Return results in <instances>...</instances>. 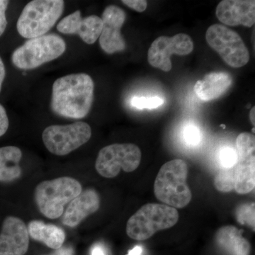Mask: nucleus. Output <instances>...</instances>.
<instances>
[{"instance_id": "f03ea898", "label": "nucleus", "mask_w": 255, "mask_h": 255, "mask_svg": "<svg viewBox=\"0 0 255 255\" xmlns=\"http://www.w3.org/2000/svg\"><path fill=\"white\" fill-rule=\"evenodd\" d=\"M188 172L187 164L182 159H175L164 164L154 184L156 198L174 209L187 206L192 198L187 183Z\"/></svg>"}, {"instance_id": "aec40b11", "label": "nucleus", "mask_w": 255, "mask_h": 255, "mask_svg": "<svg viewBox=\"0 0 255 255\" xmlns=\"http://www.w3.org/2000/svg\"><path fill=\"white\" fill-rule=\"evenodd\" d=\"M21 157L22 152L16 146L0 147V182H14L21 177Z\"/></svg>"}, {"instance_id": "ddd939ff", "label": "nucleus", "mask_w": 255, "mask_h": 255, "mask_svg": "<svg viewBox=\"0 0 255 255\" xmlns=\"http://www.w3.org/2000/svg\"><path fill=\"white\" fill-rule=\"evenodd\" d=\"M29 247V234L24 222L15 216L4 220L0 232V255H25Z\"/></svg>"}, {"instance_id": "c756f323", "label": "nucleus", "mask_w": 255, "mask_h": 255, "mask_svg": "<svg viewBox=\"0 0 255 255\" xmlns=\"http://www.w3.org/2000/svg\"><path fill=\"white\" fill-rule=\"evenodd\" d=\"M91 255H107L105 247L101 243H97L92 247Z\"/></svg>"}, {"instance_id": "4468645a", "label": "nucleus", "mask_w": 255, "mask_h": 255, "mask_svg": "<svg viewBox=\"0 0 255 255\" xmlns=\"http://www.w3.org/2000/svg\"><path fill=\"white\" fill-rule=\"evenodd\" d=\"M102 18L90 15L82 18L80 10L65 16L58 23L57 29L64 34H78L87 44H94L102 31Z\"/></svg>"}, {"instance_id": "f704fd0d", "label": "nucleus", "mask_w": 255, "mask_h": 255, "mask_svg": "<svg viewBox=\"0 0 255 255\" xmlns=\"http://www.w3.org/2000/svg\"><path fill=\"white\" fill-rule=\"evenodd\" d=\"M221 127H223V128H226V126L225 125H221Z\"/></svg>"}, {"instance_id": "6ab92c4d", "label": "nucleus", "mask_w": 255, "mask_h": 255, "mask_svg": "<svg viewBox=\"0 0 255 255\" xmlns=\"http://www.w3.org/2000/svg\"><path fill=\"white\" fill-rule=\"evenodd\" d=\"M27 228L30 237L34 241L53 250L59 249L63 246L65 233L61 228L41 221H31Z\"/></svg>"}, {"instance_id": "a878e982", "label": "nucleus", "mask_w": 255, "mask_h": 255, "mask_svg": "<svg viewBox=\"0 0 255 255\" xmlns=\"http://www.w3.org/2000/svg\"><path fill=\"white\" fill-rule=\"evenodd\" d=\"M9 3V1L6 0H0V36L4 33L7 26L6 11Z\"/></svg>"}, {"instance_id": "7c9ffc66", "label": "nucleus", "mask_w": 255, "mask_h": 255, "mask_svg": "<svg viewBox=\"0 0 255 255\" xmlns=\"http://www.w3.org/2000/svg\"><path fill=\"white\" fill-rule=\"evenodd\" d=\"M5 76H6V70H5L4 64L3 63L1 57H0V92L1 90V87H2Z\"/></svg>"}, {"instance_id": "473e14b6", "label": "nucleus", "mask_w": 255, "mask_h": 255, "mask_svg": "<svg viewBox=\"0 0 255 255\" xmlns=\"http://www.w3.org/2000/svg\"><path fill=\"white\" fill-rule=\"evenodd\" d=\"M255 107H253V108H252V110L251 111V113H250V119H251V123L253 124V126H255Z\"/></svg>"}, {"instance_id": "2f4dec72", "label": "nucleus", "mask_w": 255, "mask_h": 255, "mask_svg": "<svg viewBox=\"0 0 255 255\" xmlns=\"http://www.w3.org/2000/svg\"><path fill=\"white\" fill-rule=\"evenodd\" d=\"M142 251H143V249H142V246H136L128 251L127 255H142Z\"/></svg>"}, {"instance_id": "4be33fe9", "label": "nucleus", "mask_w": 255, "mask_h": 255, "mask_svg": "<svg viewBox=\"0 0 255 255\" xmlns=\"http://www.w3.org/2000/svg\"><path fill=\"white\" fill-rule=\"evenodd\" d=\"M217 159L221 169H234L238 162L237 152L231 146H223L218 152Z\"/></svg>"}, {"instance_id": "a211bd4d", "label": "nucleus", "mask_w": 255, "mask_h": 255, "mask_svg": "<svg viewBox=\"0 0 255 255\" xmlns=\"http://www.w3.org/2000/svg\"><path fill=\"white\" fill-rule=\"evenodd\" d=\"M218 248L226 255H250L251 245L243 236V231L233 226L218 230L215 236Z\"/></svg>"}, {"instance_id": "dca6fc26", "label": "nucleus", "mask_w": 255, "mask_h": 255, "mask_svg": "<svg viewBox=\"0 0 255 255\" xmlns=\"http://www.w3.org/2000/svg\"><path fill=\"white\" fill-rule=\"evenodd\" d=\"M100 207L98 193L94 189H86L70 201L62 218V223L68 227H76L87 216L98 211Z\"/></svg>"}, {"instance_id": "c85d7f7f", "label": "nucleus", "mask_w": 255, "mask_h": 255, "mask_svg": "<svg viewBox=\"0 0 255 255\" xmlns=\"http://www.w3.org/2000/svg\"><path fill=\"white\" fill-rule=\"evenodd\" d=\"M74 254H75V252L72 247L62 246L59 249L55 250L53 253L46 255H74Z\"/></svg>"}, {"instance_id": "5701e85b", "label": "nucleus", "mask_w": 255, "mask_h": 255, "mask_svg": "<svg viewBox=\"0 0 255 255\" xmlns=\"http://www.w3.org/2000/svg\"><path fill=\"white\" fill-rule=\"evenodd\" d=\"M255 203L242 204L236 210L237 221L242 225L248 226L255 231Z\"/></svg>"}, {"instance_id": "f8f14e48", "label": "nucleus", "mask_w": 255, "mask_h": 255, "mask_svg": "<svg viewBox=\"0 0 255 255\" xmlns=\"http://www.w3.org/2000/svg\"><path fill=\"white\" fill-rule=\"evenodd\" d=\"M127 19V14L122 8L115 5L106 7L102 14V31L100 36V44L102 49L113 54L123 51L127 48L125 40L121 33L122 26Z\"/></svg>"}, {"instance_id": "423d86ee", "label": "nucleus", "mask_w": 255, "mask_h": 255, "mask_svg": "<svg viewBox=\"0 0 255 255\" xmlns=\"http://www.w3.org/2000/svg\"><path fill=\"white\" fill-rule=\"evenodd\" d=\"M66 44L58 35H44L31 38L11 55V62L21 70H32L57 59L65 53Z\"/></svg>"}, {"instance_id": "f257e3e1", "label": "nucleus", "mask_w": 255, "mask_h": 255, "mask_svg": "<svg viewBox=\"0 0 255 255\" xmlns=\"http://www.w3.org/2000/svg\"><path fill=\"white\" fill-rule=\"evenodd\" d=\"M94 89L93 80L85 73L58 78L52 90V111L64 118H85L91 110Z\"/></svg>"}, {"instance_id": "1a4fd4ad", "label": "nucleus", "mask_w": 255, "mask_h": 255, "mask_svg": "<svg viewBox=\"0 0 255 255\" xmlns=\"http://www.w3.org/2000/svg\"><path fill=\"white\" fill-rule=\"evenodd\" d=\"M92 128L85 122L47 127L42 134L43 143L53 155L64 156L81 147L90 140Z\"/></svg>"}, {"instance_id": "b1692460", "label": "nucleus", "mask_w": 255, "mask_h": 255, "mask_svg": "<svg viewBox=\"0 0 255 255\" xmlns=\"http://www.w3.org/2000/svg\"><path fill=\"white\" fill-rule=\"evenodd\" d=\"M183 138L188 146L195 147L200 145L202 140V132L194 124H188L183 130Z\"/></svg>"}, {"instance_id": "39448f33", "label": "nucleus", "mask_w": 255, "mask_h": 255, "mask_svg": "<svg viewBox=\"0 0 255 255\" xmlns=\"http://www.w3.org/2000/svg\"><path fill=\"white\" fill-rule=\"evenodd\" d=\"M179 217L177 210L171 206L145 204L128 221V236L135 241H145L159 231L173 227Z\"/></svg>"}, {"instance_id": "6e6552de", "label": "nucleus", "mask_w": 255, "mask_h": 255, "mask_svg": "<svg viewBox=\"0 0 255 255\" xmlns=\"http://www.w3.org/2000/svg\"><path fill=\"white\" fill-rule=\"evenodd\" d=\"M141 151L135 144H112L103 147L99 152L95 168L105 178L117 177L123 169L132 172L139 167Z\"/></svg>"}, {"instance_id": "0eeeda50", "label": "nucleus", "mask_w": 255, "mask_h": 255, "mask_svg": "<svg viewBox=\"0 0 255 255\" xmlns=\"http://www.w3.org/2000/svg\"><path fill=\"white\" fill-rule=\"evenodd\" d=\"M206 39L210 47L232 68H241L249 62V51L241 36L227 26L211 25L206 31Z\"/></svg>"}, {"instance_id": "412c9836", "label": "nucleus", "mask_w": 255, "mask_h": 255, "mask_svg": "<svg viewBox=\"0 0 255 255\" xmlns=\"http://www.w3.org/2000/svg\"><path fill=\"white\" fill-rule=\"evenodd\" d=\"M214 187L221 192L234 190V169H221L215 177Z\"/></svg>"}, {"instance_id": "cd10ccee", "label": "nucleus", "mask_w": 255, "mask_h": 255, "mask_svg": "<svg viewBox=\"0 0 255 255\" xmlns=\"http://www.w3.org/2000/svg\"><path fill=\"white\" fill-rule=\"evenodd\" d=\"M8 128H9V119L4 107L0 104V137L6 133Z\"/></svg>"}, {"instance_id": "9d476101", "label": "nucleus", "mask_w": 255, "mask_h": 255, "mask_svg": "<svg viewBox=\"0 0 255 255\" xmlns=\"http://www.w3.org/2000/svg\"><path fill=\"white\" fill-rule=\"evenodd\" d=\"M238 162L234 167V190L240 194L251 192L255 187V137L242 132L236 139Z\"/></svg>"}, {"instance_id": "bb28decb", "label": "nucleus", "mask_w": 255, "mask_h": 255, "mask_svg": "<svg viewBox=\"0 0 255 255\" xmlns=\"http://www.w3.org/2000/svg\"><path fill=\"white\" fill-rule=\"evenodd\" d=\"M122 2L137 12H143L147 6V1L145 0H123Z\"/></svg>"}, {"instance_id": "2eb2a0df", "label": "nucleus", "mask_w": 255, "mask_h": 255, "mask_svg": "<svg viewBox=\"0 0 255 255\" xmlns=\"http://www.w3.org/2000/svg\"><path fill=\"white\" fill-rule=\"evenodd\" d=\"M216 14L227 26L242 25L251 28L255 23L254 0H223L218 4Z\"/></svg>"}, {"instance_id": "72a5a7b5", "label": "nucleus", "mask_w": 255, "mask_h": 255, "mask_svg": "<svg viewBox=\"0 0 255 255\" xmlns=\"http://www.w3.org/2000/svg\"><path fill=\"white\" fill-rule=\"evenodd\" d=\"M252 131L253 132V133H255V128H253V129H252Z\"/></svg>"}, {"instance_id": "9b49d317", "label": "nucleus", "mask_w": 255, "mask_h": 255, "mask_svg": "<svg viewBox=\"0 0 255 255\" xmlns=\"http://www.w3.org/2000/svg\"><path fill=\"white\" fill-rule=\"evenodd\" d=\"M194 47L191 37L185 33H178L172 37L159 36L151 44L147 60L153 68L169 72L172 68L171 55L190 54Z\"/></svg>"}, {"instance_id": "f3484780", "label": "nucleus", "mask_w": 255, "mask_h": 255, "mask_svg": "<svg viewBox=\"0 0 255 255\" xmlns=\"http://www.w3.org/2000/svg\"><path fill=\"white\" fill-rule=\"evenodd\" d=\"M233 79L226 72H214L198 80L194 85V92L201 100L210 102L219 98L229 90Z\"/></svg>"}, {"instance_id": "7ed1b4c3", "label": "nucleus", "mask_w": 255, "mask_h": 255, "mask_svg": "<svg viewBox=\"0 0 255 255\" xmlns=\"http://www.w3.org/2000/svg\"><path fill=\"white\" fill-rule=\"evenodd\" d=\"M82 191L81 184L73 177L43 181L35 189V202L45 217L56 219L63 214L65 206L80 195Z\"/></svg>"}, {"instance_id": "393cba45", "label": "nucleus", "mask_w": 255, "mask_h": 255, "mask_svg": "<svg viewBox=\"0 0 255 255\" xmlns=\"http://www.w3.org/2000/svg\"><path fill=\"white\" fill-rule=\"evenodd\" d=\"M164 100L158 97H134L131 100L132 107L144 110V109H155L163 105Z\"/></svg>"}, {"instance_id": "20e7f679", "label": "nucleus", "mask_w": 255, "mask_h": 255, "mask_svg": "<svg viewBox=\"0 0 255 255\" xmlns=\"http://www.w3.org/2000/svg\"><path fill=\"white\" fill-rule=\"evenodd\" d=\"M63 0H33L23 8L16 28L23 38L44 36L57 22L64 11Z\"/></svg>"}]
</instances>
